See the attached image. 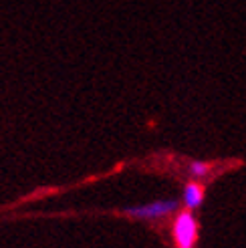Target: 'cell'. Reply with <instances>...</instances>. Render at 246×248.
<instances>
[{"label":"cell","instance_id":"1","mask_svg":"<svg viewBox=\"0 0 246 248\" xmlns=\"http://www.w3.org/2000/svg\"><path fill=\"white\" fill-rule=\"evenodd\" d=\"M180 206L178 200H157L152 204H143V206H129L125 208V214L135 216V218H143V220H152V218H162L171 212H176Z\"/></svg>","mask_w":246,"mask_h":248},{"label":"cell","instance_id":"2","mask_svg":"<svg viewBox=\"0 0 246 248\" xmlns=\"http://www.w3.org/2000/svg\"><path fill=\"white\" fill-rule=\"evenodd\" d=\"M196 232H198V226H196V220L190 212H184L178 216L176 226H174V236L180 248H192L194 240H196Z\"/></svg>","mask_w":246,"mask_h":248},{"label":"cell","instance_id":"3","mask_svg":"<svg viewBox=\"0 0 246 248\" xmlns=\"http://www.w3.org/2000/svg\"><path fill=\"white\" fill-rule=\"evenodd\" d=\"M202 196H204V192L198 184H188L186 190H184V204H186L190 210L198 208L202 204Z\"/></svg>","mask_w":246,"mask_h":248},{"label":"cell","instance_id":"4","mask_svg":"<svg viewBox=\"0 0 246 248\" xmlns=\"http://www.w3.org/2000/svg\"><path fill=\"white\" fill-rule=\"evenodd\" d=\"M206 171H208V166H206V164H200V162H192V164H190V173H192L194 178L206 176Z\"/></svg>","mask_w":246,"mask_h":248}]
</instances>
